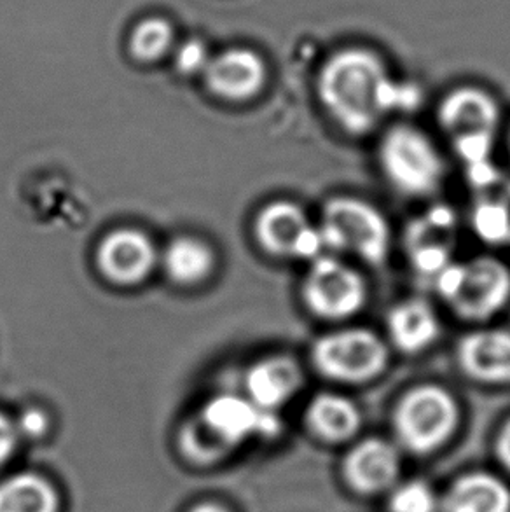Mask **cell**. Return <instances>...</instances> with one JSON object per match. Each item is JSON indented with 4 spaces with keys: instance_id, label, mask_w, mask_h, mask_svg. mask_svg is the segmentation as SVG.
I'll return each instance as SVG.
<instances>
[{
    "instance_id": "4",
    "label": "cell",
    "mask_w": 510,
    "mask_h": 512,
    "mask_svg": "<svg viewBox=\"0 0 510 512\" xmlns=\"http://www.w3.org/2000/svg\"><path fill=\"white\" fill-rule=\"evenodd\" d=\"M378 163L386 182L407 198L437 193L446 175V163L427 133L413 125H395L378 147Z\"/></svg>"
},
{
    "instance_id": "21",
    "label": "cell",
    "mask_w": 510,
    "mask_h": 512,
    "mask_svg": "<svg viewBox=\"0 0 510 512\" xmlns=\"http://www.w3.org/2000/svg\"><path fill=\"white\" fill-rule=\"evenodd\" d=\"M165 270L175 284L196 285L205 282L215 266L214 250L200 238L180 236L166 249Z\"/></svg>"
},
{
    "instance_id": "26",
    "label": "cell",
    "mask_w": 510,
    "mask_h": 512,
    "mask_svg": "<svg viewBox=\"0 0 510 512\" xmlns=\"http://www.w3.org/2000/svg\"><path fill=\"white\" fill-rule=\"evenodd\" d=\"M16 443H18V432L14 423L0 413V467L13 457Z\"/></svg>"
},
{
    "instance_id": "17",
    "label": "cell",
    "mask_w": 510,
    "mask_h": 512,
    "mask_svg": "<svg viewBox=\"0 0 510 512\" xmlns=\"http://www.w3.org/2000/svg\"><path fill=\"white\" fill-rule=\"evenodd\" d=\"M303 385V371L289 355H273L257 362L247 374L249 401L264 411H275L290 401Z\"/></svg>"
},
{
    "instance_id": "25",
    "label": "cell",
    "mask_w": 510,
    "mask_h": 512,
    "mask_svg": "<svg viewBox=\"0 0 510 512\" xmlns=\"http://www.w3.org/2000/svg\"><path fill=\"white\" fill-rule=\"evenodd\" d=\"M18 437L25 436L28 439H39L48 432L49 420L42 409H27L20 416L18 423H14Z\"/></svg>"
},
{
    "instance_id": "29",
    "label": "cell",
    "mask_w": 510,
    "mask_h": 512,
    "mask_svg": "<svg viewBox=\"0 0 510 512\" xmlns=\"http://www.w3.org/2000/svg\"><path fill=\"white\" fill-rule=\"evenodd\" d=\"M509 147H510V133H509Z\"/></svg>"
},
{
    "instance_id": "22",
    "label": "cell",
    "mask_w": 510,
    "mask_h": 512,
    "mask_svg": "<svg viewBox=\"0 0 510 512\" xmlns=\"http://www.w3.org/2000/svg\"><path fill=\"white\" fill-rule=\"evenodd\" d=\"M173 28L170 21L159 16L145 18L130 35V53L138 62H158L172 49Z\"/></svg>"
},
{
    "instance_id": "18",
    "label": "cell",
    "mask_w": 510,
    "mask_h": 512,
    "mask_svg": "<svg viewBox=\"0 0 510 512\" xmlns=\"http://www.w3.org/2000/svg\"><path fill=\"white\" fill-rule=\"evenodd\" d=\"M444 512H510V490L502 479L472 472L449 488Z\"/></svg>"
},
{
    "instance_id": "15",
    "label": "cell",
    "mask_w": 510,
    "mask_h": 512,
    "mask_svg": "<svg viewBox=\"0 0 510 512\" xmlns=\"http://www.w3.org/2000/svg\"><path fill=\"white\" fill-rule=\"evenodd\" d=\"M399 471V451L378 437L357 444L345 460L346 481L360 493L383 492L395 483Z\"/></svg>"
},
{
    "instance_id": "6",
    "label": "cell",
    "mask_w": 510,
    "mask_h": 512,
    "mask_svg": "<svg viewBox=\"0 0 510 512\" xmlns=\"http://www.w3.org/2000/svg\"><path fill=\"white\" fill-rule=\"evenodd\" d=\"M437 121L453 140L458 156L477 165L490 156L500 126V107L488 91L462 86L442 98Z\"/></svg>"
},
{
    "instance_id": "28",
    "label": "cell",
    "mask_w": 510,
    "mask_h": 512,
    "mask_svg": "<svg viewBox=\"0 0 510 512\" xmlns=\"http://www.w3.org/2000/svg\"><path fill=\"white\" fill-rule=\"evenodd\" d=\"M189 512H229L226 507L217 506V504H201V506L194 507L193 511Z\"/></svg>"
},
{
    "instance_id": "24",
    "label": "cell",
    "mask_w": 510,
    "mask_h": 512,
    "mask_svg": "<svg viewBox=\"0 0 510 512\" xmlns=\"http://www.w3.org/2000/svg\"><path fill=\"white\" fill-rule=\"evenodd\" d=\"M173 60H175V69L179 70L182 76H198V74H205L212 56L205 42L200 39H189L180 44Z\"/></svg>"
},
{
    "instance_id": "13",
    "label": "cell",
    "mask_w": 510,
    "mask_h": 512,
    "mask_svg": "<svg viewBox=\"0 0 510 512\" xmlns=\"http://www.w3.org/2000/svg\"><path fill=\"white\" fill-rule=\"evenodd\" d=\"M456 362L465 376L479 383H510V331L477 329L456 345Z\"/></svg>"
},
{
    "instance_id": "7",
    "label": "cell",
    "mask_w": 510,
    "mask_h": 512,
    "mask_svg": "<svg viewBox=\"0 0 510 512\" xmlns=\"http://www.w3.org/2000/svg\"><path fill=\"white\" fill-rule=\"evenodd\" d=\"M310 355L318 373L350 385L378 378L390 360L386 341L364 327H345L320 336L311 346Z\"/></svg>"
},
{
    "instance_id": "20",
    "label": "cell",
    "mask_w": 510,
    "mask_h": 512,
    "mask_svg": "<svg viewBox=\"0 0 510 512\" xmlns=\"http://www.w3.org/2000/svg\"><path fill=\"white\" fill-rule=\"evenodd\" d=\"M60 499L48 479L23 472L0 481V512H58Z\"/></svg>"
},
{
    "instance_id": "14",
    "label": "cell",
    "mask_w": 510,
    "mask_h": 512,
    "mask_svg": "<svg viewBox=\"0 0 510 512\" xmlns=\"http://www.w3.org/2000/svg\"><path fill=\"white\" fill-rule=\"evenodd\" d=\"M455 215L448 208H435L420 217L407 231V254L423 275L437 277L451 261L455 245Z\"/></svg>"
},
{
    "instance_id": "12",
    "label": "cell",
    "mask_w": 510,
    "mask_h": 512,
    "mask_svg": "<svg viewBox=\"0 0 510 512\" xmlns=\"http://www.w3.org/2000/svg\"><path fill=\"white\" fill-rule=\"evenodd\" d=\"M203 76L215 97L247 102L261 93L268 72L264 60L252 49L231 48L212 56Z\"/></svg>"
},
{
    "instance_id": "27",
    "label": "cell",
    "mask_w": 510,
    "mask_h": 512,
    "mask_svg": "<svg viewBox=\"0 0 510 512\" xmlns=\"http://www.w3.org/2000/svg\"><path fill=\"white\" fill-rule=\"evenodd\" d=\"M497 451L502 464L510 471V420L505 423L504 429H502L500 436H498Z\"/></svg>"
},
{
    "instance_id": "23",
    "label": "cell",
    "mask_w": 510,
    "mask_h": 512,
    "mask_svg": "<svg viewBox=\"0 0 510 512\" xmlns=\"http://www.w3.org/2000/svg\"><path fill=\"white\" fill-rule=\"evenodd\" d=\"M439 500L423 481H407L390 495V512H435Z\"/></svg>"
},
{
    "instance_id": "9",
    "label": "cell",
    "mask_w": 510,
    "mask_h": 512,
    "mask_svg": "<svg viewBox=\"0 0 510 512\" xmlns=\"http://www.w3.org/2000/svg\"><path fill=\"white\" fill-rule=\"evenodd\" d=\"M255 238L269 256L313 261L324 254L320 231L303 208L292 201H273L255 219Z\"/></svg>"
},
{
    "instance_id": "1",
    "label": "cell",
    "mask_w": 510,
    "mask_h": 512,
    "mask_svg": "<svg viewBox=\"0 0 510 512\" xmlns=\"http://www.w3.org/2000/svg\"><path fill=\"white\" fill-rule=\"evenodd\" d=\"M318 98L339 130L364 137L395 109H411L420 91L397 83L380 56L367 49H343L332 55L318 74Z\"/></svg>"
},
{
    "instance_id": "11",
    "label": "cell",
    "mask_w": 510,
    "mask_h": 512,
    "mask_svg": "<svg viewBox=\"0 0 510 512\" xmlns=\"http://www.w3.org/2000/svg\"><path fill=\"white\" fill-rule=\"evenodd\" d=\"M203 427L222 444H240L252 437L273 436L278 422L271 411L257 408L249 399L221 395L201 415Z\"/></svg>"
},
{
    "instance_id": "19",
    "label": "cell",
    "mask_w": 510,
    "mask_h": 512,
    "mask_svg": "<svg viewBox=\"0 0 510 512\" xmlns=\"http://www.w3.org/2000/svg\"><path fill=\"white\" fill-rule=\"evenodd\" d=\"M306 422L315 436L329 443H343L359 432L362 415L345 395L324 392L310 402Z\"/></svg>"
},
{
    "instance_id": "3",
    "label": "cell",
    "mask_w": 510,
    "mask_h": 512,
    "mask_svg": "<svg viewBox=\"0 0 510 512\" xmlns=\"http://www.w3.org/2000/svg\"><path fill=\"white\" fill-rule=\"evenodd\" d=\"M324 249L350 254L371 266L385 264L392 231L381 210L357 196H334L324 205L318 226Z\"/></svg>"
},
{
    "instance_id": "10",
    "label": "cell",
    "mask_w": 510,
    "mask_h": 512,
    "mask_svg": "<svg viewBox=\"0 0 510 512\" xmlns=\"http://www.w3.org/2000/svg\"><path fill=\"white\" fill-rule=\"evenodd\" d=\"M156 249L149 236L137 229L112 231L97 250L98 270L116 285H138L151 275L156 266Z\"/></svg>"
},
{
    "instance_id": "8",
    "label": "cell",
    "mask_w": 510,
    "mask_h": 512,
    "mask_svg": "<svg viewBox=\"0 0 510 512\" xmlns=\"http://www.w3.org/2000/svg\"><path fill=\"white\" fill-rule=\"evenodd\" d=\"M303 301L317 319L345 322L366 306V280L339 257L322 254L311 261L306 273Z\"/></svg>"
},
{
    "instance_id": "5",
    "label": "cell",
    "mask_w": 510,
    "mask_h": 512,
    "mask_svg": "<svg viewBox=\"0 0 510 512\" xmlns=\"http://www.w3.org/2000/svg\"><path fill=\"white\" fill-rule=\"evenodd\" d=\"M460 406L441 385L423 383L407 390L393 411V429L400 444L413 453H430L455 434Z\"/></svg>"
},
{
    "instance_id": "16",
    "label": "cell",
    "mask_w": 510,
    "mask_h": 512,
    "mask_svg": "<svg viewBox=\"0 0 510 512\" xmlns=\"http://www.w3.org/2000/svg\"><path fill=\"white\" fill-rule=\"evenodd\" d=\"M386 333L393 348L416 355L439 340L441 320L425 299H404L386 315Z\"/></svg>"
},
{
    "instance_id": "2",
    "label": "cell",
    "mask_w": 510,
    "mask_h": 512,
    "mask_svg": "<svg viewBox=\"0 0 510 512\" xmlns=\"http://www.w3.org/2000/svg\"><path fill=\"white\" fill-rule=\"evenodd\" d=\"M437 291L456 317L486 322L510 301V268L497 257L451 263L435 277Z\"/></svg>"
}]
</instances>
